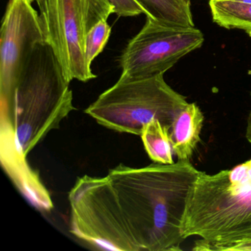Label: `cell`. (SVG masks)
I'll use <instances>...</instances> for the list:
<instances>
[{
  "label": "cell",
  "mask_w": 251,
  "mask_h": 251,
  "mask_svg": "<svg viewBox=\"0 0 251 251\" xmlns=\"http://www.w3.org/2000/svg\"><path fill=\"white\" fill-rule=\"evenodd\" d=\"M200 172L178 161L120 164L104 177H78L68 196L70 232L98 249L181 251L182 223Z\"/></svg>",
  "instance_id": "obj_1"
},
{
  "label": "cell",
  "mask_w": 251,
  "mask_h": 251,
  "mask_svg": "<svg viewBox=\"0 0 251 251\" xmlns=\"http://www.w3.org/2000/svg\"><path fill=\"white\" fill-rule=\"evenodd\" d=\"M46 42L35 48L14 90L1 100V139L25 158L75 109L73 92Z\"/></svg>",
  "instance_id": "obj_2"
},
{
  "label": "cell",
  "mask_w": 251,
  "mask_h": 251,
  "mask_svg": "<svg viewBox=\"0 0 251 251\" xmlns=\"http://www.w3.org/2000/svg\"><path fill=\"white\" fill-rule=\"evenodd\" d=\"M183 239L211 242L251 237V159L192 184L181 226Z\"/></svg>",
  "instance_id": "obj_3"
},
{
  "label": "cell",
  "mask_w": 251,
  "mask_h": 251,
  "mask_svg": "<svg viewBox=\"0 0 251 251\" xmlns=\"http://www.w3.org/2000/svg\"><path fill=\"white\" fill-rule=\"evenodd\" d=\"M164 75H121L85 113L107 128L137 136L152 120L171 127L176 116L189 102L167 84Z\"/></svg>",
  "instance_id": "obj_4"
},
{
  "label": "cell",
  "mask_w": 251,
  "mask_h": 251,
  "mask_svg": "<svg viewBox=\"0 0 251 251\" xmlns=\"http://www.w3.org/2000/svg\"><path fill=\"white\" fill-rule=\"evenodd\" d=\"M45 42L52 48L70 83L96 78L86 55V39L94 26L114 14L108 0H39Z\"/></svg>",
  "instance_id": "obj_5"
},
{
  "label": "cell",
  "mask_w": 251,
  "mask_h": 251,
  "mask_svg": "<svg viewBox=\"0 0 251 251\" xmlns=\"http://www.w3.org/2000/svg\"><path fill=\"white\" fill-rule=\"evenodd\" d=\"M146 17L143 27L120 55L121 75L140 77L164 74L203 44V34L195 27L164 24Z\"/></svg>",
  "instance_id": "obj_6"
},
{
  "label": "cell",
  "mask_w": 251,
  "mask_h": 251,
  "mask_svg": "<svg viewBox=\"0 0 251 251\" xmlns=\"http://www.w3.org/2000/svg\"><path fill=\"white\" fill-rule=\"evenodd\" d=\"M44 42L39 14L30 0H9L1 26L0 98L14 90L35 48Z\"/></svg>",
  "instance_id": "obj_7"
},
{
  "label": "cell",
  "mask_w": 251,
  "mask_h": 251,
  "mask_svg": "<svg viewBox=\"0 0 251 251\" xmlns=\"http://www.w3.org/2000/svg\"><path fill=\"white\" fill-rule=\"evenodd\" d=\"M204 116L196 103H188L172 124L170 139L178 161H190L201 141Z\"/></svg>",
  "instance_id": "obj_8"
},
{
  "label": "cell",
  "mask_w": 251,
  "mask_h": 251,
  "mask_svg": "<svg viewBox=\"0 0 251 251\" xmlns=\"http://www.w3.org/2000/svg\"><path fill=\"white\" fill-rule=\"evenodd\" d=\"M146 11V17L160 23L194 27L189 0H137Z\"/></svg>",
  "instance_id": "obj_9"
},
{
  "label": "cell",
  "mask_w": 251,
  "mask_h": 251,
  "mask_svg": "<svg viewBox=\"0 0 251 251\" xmlns=\"http://www.w3.org/2000/svg\"><path fill=\"white\" fill-rule=\"evenodd\" d=\"M214 23L226 29L243 30L251 37V4L233 0H209Z\"/></svg>",
  "instance_id": "obj_10"
},
{
  "label": "cell",
  "mask_w": 251,
  "mask_h": 251,
  "mask_svg": "<svg viewBox=\"0 0 251 251\" xmlns=\"http://www.w3.org/2000/svg\"><path fill=\"white\" fill-rule=\"evenodd\" d=\"M170 128L155 120L145 125L142 130L140 136L144 147L153 162L162 164L174 163Z\"/></svg>",
  "instance_id": "obj_11"
},
{
  "label": "cell",
  "mask_w": 251,
  "mask_h": 251,
  "mask_svg": "<svg viewBox=\"0 0 251 251\" xmlns=\"http://www.w3.org/2000/svg\"><path fill=\"white\" fill-rule=\"evenodd\" d=\"M111 27L108 20H102L94 26L86 39V55L88 63L92 66L94 60L100 55L108 43Z\"/></svg>",
  "instance_id": "obj_12"
},
{
  "label": "cell",
  "mask_w": 251,
  "mask_h": 251,
  "mask_svg": "<svg viewBox=\"0 0 251 251\" xmlns=\"http://www.w3.org/2000/svg\"><path fill=\"white\" fill-rule=\"evenodd\" d=\"M193 251H251V237L223 242H211L203 239L195 242Z\"/></svg>",
  "instance_id": "obj_13"
},
{
  "label": "cell",
  "mask_w": 251,
  "mask_h": 251,
  "mask_svg": "<svg viewBox=\"0 0 251 251\" xmlns=\"http://www.w3.org/2000/svg\"><path fill=\"white\" fill-rule=\"evenodd\" d=\"M114 7V14L120 17H136L140 14L147 15L143 7L137 0H108Z\"/></svg>",
  "instance_id": "obj_14"
},
{
  "label": "cell",
  "mask_w": 251,
  "mask_h": 251,
  "mask_svg": "<svg viewBox=\"0 0 251 251\" xmlns=\"http://www.w3.org/2000/svg\"><path fill=\"white\" fill-rule=\"evenodd\" d=\"M245 137L251 145V111L249 113L248 120H247L246 132H245Z\"/></svg>",
  "instance_id": "obj_15"
},
{
  "label": "cell",
  "mask_w": 251,
  "mask_h": 251,
  "mask_svg": "<svg viewBox=\"0 0 251 251\" xmlns=\"http://www.w3.org/2000/svg\"><path fill=\"white\" fill-rule=\"evenodd\" d=\"M30 2H37V1H39V0H30Z\"/></svg>",
  "instance_id": "obj_16"
},
{
  "label": "cell",
  "mask_w": 251,
  "mask_h": 251,
  "mask_svg": "<svg viewBox=\"0 0 251 251\" xmlns=\"http://www.w3.org/2000/svg\"><path fill=\"white\" fill-rule=\"evenodd\" d=\"M248 75H251V70L248 71Z\"/></svg>",
  "instance_id": "obj_17"
}]
</instances>
